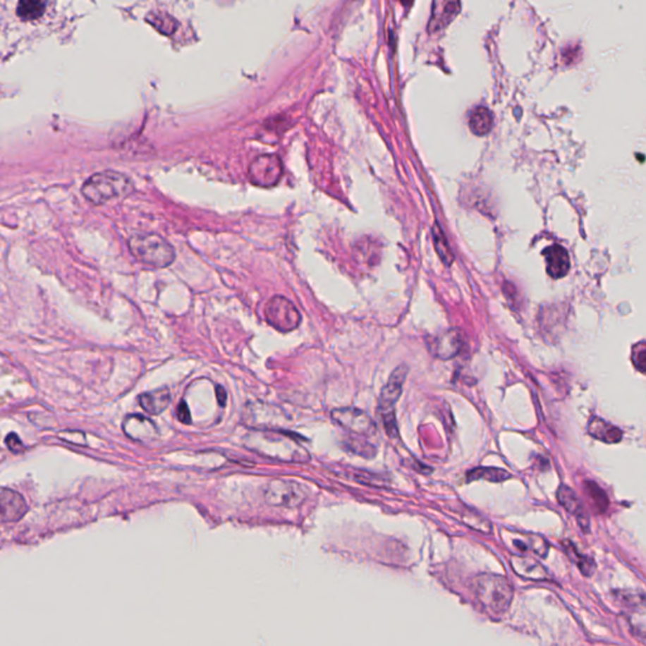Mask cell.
I'll use <instances>...</instances> for the list:
<instances>
[{
  "label": "cell",
  "instance_id": "obj_1",
  "mask_svg": "<svg viewBox=\"0 0 646 646\" xmlns=\"http://www.w3.org/2000/svg\"><path fill=\"white\" fill-rule=\"evenodd\" d=\"M245 443L259 455L279 461L305 462L310 458L297 439L279 429L252 432L245 438Z\"/></svg>",
  "mask_w": 646,
  "mask_h": 646
},
{
  "label": "cell",
  "instance_id": "obj_2",
  "mask_svg": "<svg viewBox=\"0 0 646 646\" xmlns=\"http://www.w3.org/2000/svg\"><path fill=\"white\" fill-rule=\"evenodd\" d=\"M134 190L132 180L116 171H104L85 181L81 192L91 204L102 205L116 198H124Z\"/></svg>",
  "mask_w": 646,
  "mask_h": 646
},
{
  "label": "cell",
  "instance_id": "obj_3",
  "mask_svg": "<svg viewBox=\"0 0 646 646\" xmlns=\"http://www.w3.org/2000/svg\"><path fill=\"white\" fill-rule=\"evenodd\" d=\"M133 255L140 263L153 268H167L176 259L173 246L156 233H139L129 239Z\"/></svg>",
  "mask_w": 646,
  "mask_h": 646
},
{
  "label": "cell",
  "instance_id": "obj_4",
  "mask_svg": "<svg viewBox=\"0 0 646 646\" xmlns=\"http://www.w3.org/2000/svg\"><path fill=\"white\" fill-rule=\"evenodd\" d=\"M473 590L480 604L494 614L505 612L513 599V587L503 575H479L473 580Z\"/></svg>",
  "mask_w": 646,
  "mask_h": 646
},
{
  "label": "cell",
  "instance_id": "obj_5",
  "mask_svg": "<svg viewBox=\"0 0 646 646\" xmlns=\"http://www.w3.org/2000/svg\"><path fill=\"white\" fill-rule=\"evenodd\" d=\"M408 375V367L406 365L398 366L390 375L388 383L384 385L377 409L383 418L385 431L390 437H398V425L395 419V406L403 393V385L406 383Z\"/></svg>",
  "mask_w": 646,
  "mask_h": 646
},
{
  "label": "cell",
  "instance_id": "obj_6",
  "mask_svg": "<svg viewBox=\"0 0 646 646\" xmlns=\"http://www.w3.org/2000/svg\"><path fill=\"white\" fill-rule=\"evenodd\" d=\"M308 495L307 487L293 480H273L264 489L267 504L278 508H295Z\"/></svg>",
  "mask_w": 646,
  "mask_h": 646
},
{
  "label": "cell",
  "instance_id": "obj_7",
  "mask_svg": "<svg viewBox=\"0 0 646 646\" xmlns=\"http://www.w3.org/2000/svg\"><path fill=\"white\" fill-rule=\"evenodd\" d=\"M265 318L273 329L289 332L297 329L302 317L297 307L286 297L276 295L265 305Z\"/></svg>",
  "mask_w": 646,
  "mask_h": 646
},
{
  "label": "cell",
  "instance_id": "obj_8",
  "mask_svg": "<svg viewBox=\"0 0 646 646\" xmlns=\"http://www.w3.org/2000/svg\"><path fill=\"white\" fill-rule=\"evenodd\" d=\"M249 180L252 185L263 188L276 185L283 176L281 158L276 154H263L252 162L249 167Z\"/></svg>",
  "mask_w": 646,
  "mask_h": 646
},
{
  "label": "cell",
  "instance_id": "obj_9",
  "mask_svg": "<svg viewBox=\"0 0 646 646\" xmlns=\"http://www.w3.org/2000/svg\"><path fill=\"white\" fill-rule=\"evenodd\" d=\"M331 417L340 427L358 436H370L377 431L375 422L358 408H337Z\"/></svg>",
  "mask_w": 646,
  "mask_h": 646
},
{
  "label": "cell",
  "instance_id": "obj_10",
  "mask_svg": "<svg viewBox=\"0 0 646 646\" xmlns=\"http://www.w3.org/2000/svg\"><path fill=\"white\" fill-rule=\"evenodd\" d=\"M503 538L508 548L520 553V556H525L528 553L540 556H545L548 554L549 545L544 539L540 538L538 535L508 532L504 534Z\"/></svg>",
  "mask_w": 646,
  "mask_h": 646
},
{
  "label": "cell",
  "instance_id": "obj_11",
  "mask_svg": "<svg viewBox=\"0 0 646 646\" xmlns=\"http://www.w3.org/2000/svg\"><path fill=\"white\" fill-rule=\"evenodd\" d=\"M0 508L3 523H16L25 515L28 505L19 492L4 487L0 492Z\"/></svg>",
  "mask_w": 646,
  "mask_h": 646
},
{
  "label": "cell",
  "instance_id": "obj_12",
  "mask_svg": "<svg viewBox=\"0 0 646 646\" xmlns=\"http://www.w3.org/2000/svg\"><path fill=\"white\" fill-rule=\"evenodd\" d=\"M543 255L547 262V272L551 278L559 279L568 273L569 268H571V260H569L568 252L562 245L553 244V245L548 246L547 249H544Z\"/></svg>",
  "mask_w": 646,
  "mask_h": 646
},
{
  "label": "cell",
  "instance_id": "obj_13",
  "mask_svg": "<svg viewBox=\"0 0 646 646\" xmlns=\"http://www.w3.org/2000/svg\"><path fill=\"white\" fill-rule=\"evenodd\" d=\"M123 429L126 436L135 441L153 439L157 436V427L150 419L142 417L139 414H133L126 417L123 423Z\"/></svg>",
  "mask_w": 646,
  "mask_h": 646
},
{
  "label": "cell",
  "instance_id": "obj_14",
  "mask_svg": "<svg viewBox=\"0 0 646 646\" xmlns=\"http://www.w3.org/2000/svg\"><path fill=\"white\" fill-rule=\"evenodd\" d=\"M463 345L461 331L452 329L438 337L434 343L436 356L442 360L453 359Z\"/></svg>",
  "mask_w": 646,
  "mask_h": 646
},
{
  "label": "cell",
  "instance_id": "obj_15",
  "mask_svg": "<svg viewBox=\"0 0 646 646\" xmlns=\"http://www.w3.org/2000/svg\"><path fill=\"white\" fill-rule=\"evenodd\" d=\"M171 399H172L171 391L167 388H162L154 391H147L138 396L140 407L143 408L147 413L152 414V415L163 413L171 404Z\"/></svg>",
  "mask_w": 646,
  "mask_h": 646
},
{
  "label": "cell",
  "instance_id": "obj_16",
  "mask_svg": "<svg viewBox=\"0 0 646 646\" xmlns=\"http://www.w3.org/2000/svg\"><path fill=\"white\" fill-rule=\"evenodd\" d=\"M511 567L518 575L532 580H547V571L540 563L528 556H515L511 558Z\"/></svg>",
  "mask_w": 646,
  "mask_h": 646
},
{
  "label": "cell",
  "instance_id": "obj_17",
  "mask_svg": "<svg viewBox=\"0 0 646 646\" xmlns=\"http://www.w3.org/2000/svg\"><path fill=\"white\" fill-rule=\"evenodd\" d=\"M588 432L593 437L606 443L620 442L623 438V432L599 418H593L590 422Z\"/></svg>",
  "mask_w": 646,
  "mask_h": 646
},
{
  "label": "cell",
  "instance_id": "obj_18",
  "mask_svg": "<svg viewBox=\"0 0 646 646\" xmlns=\"http://www.w3.org/2000/svg\"><path fill=\"white\" fill-rule=\"evenodd\" d=\"M492 121H494V118H492L490 110L484 106H477L473 109L471 113L468 126L475 135L484 137L491 132Z\"/></svg>",
  "mask_w": 646,
  "mask_h": 646
},
{
  "label": "cell",
  "instance_id": "obj_19",
  "mask_svg": "<svg viewBox=\"0 0 646 646\" xmlns=\"http://www.w3.org/2000/svg\"><path fill=\"white\" fill-rule=\"evenodd\" d=\"M511 475L506 473L503 468H496V467H477L473 468L470 473H467V480L468 481H477V480H484L490 482H503L508 480Z\"/></svg>",
  "mask_w": 646,
  "mask_h": 646
},
{
  "label": "cell",
  "instance_id": "obj_20",
  "mask_svg": "<svg viewBox=\"0 0 646 646\" xmlns=\"http://www.w3.org/2000/svg\"><path fill=\"white\" fill-rule=\"evenodd\" d=\"M147 22L152 24L158 32L166 36L173 35L178 28V22L166 12H150L147 16Z\"/></svg>",
  "mask_w": 646,
  "mask_h": 646
},
{
  "label": "cell",
  "instance_id": "obj_21",
  "mask_svg": "<svg viewBox=\"0 0 646 646\" xmlns=\"http://www.w3.org/2000/svg\"><path fill=\"white\" fill-rule=\"evenodd\" d=\"M558 500L559 503L562 505L563 508L566 510H568L571 514L575 515L578 519H586L587 516L585 515V511H583V508H582V504H580V499L575 496V492L571 490L567 486H562L559 490H558Z\"/></svg>",
  "mask_w": 646,
  "mask_h": 646
},
{
  "label": "cell",
  "instance_id": "obj_22",
  "mask_svg": "<svg viewBox=\"0 0 646 646\" xmlns=\"http://www.w3.org/2000/svg\"><path fill=\"white\" fill-rule=\"evenodd\" d=\"M432 233H433V241H434V248H436L438 257H441V260H442L444 265L451 267L453 263V260H455V255H453V252L449 248V241L446 239L442 228L438 224H434V226L432 228Z\"/></svg>",
  "mask_w": 646,
  "mask_h": 646
},
{
  "label": "cell",
  "instance_id": "obj_23",
  "mask_svg": "<svg viewBox=\"0 0 646 646\" xmlns=\"http://www.w3.org/2000/svg\"><path fill=\"white\" fill-rule=\"evenodd\" d=\"M47 3L38 0H23L17 6V16L23 20H37L41 18L46 11Z\"/></svg>",
  "mask_w": 646,
  "mask_h": 646
},
{
  "label": "cell",
  "instance_id": "obj_24",
  "mask_svg": "<svg viewBox=\"0 0 646 646\" xmlns=\"http://www.w3.org/2000/svg\"><path fill=\"white\" fill-rule=\"evenodd\" d=\"M460 9H461V3H457V1L444 3V4H443L441 16H438V17H432V32L441 30L443 27H446L447 24L451 23L452 19L455 18L456 16L460 12Z\"/></svg>",
  "mask_w": 646,
  "mask_h": 646
},
{
  "label": "cell",
  "instance_id": "obj_25",
  "mask_svg": "<svg viewBox=\"0 0 646 646\" xmlns=\"http://www.w3.org/2000/svg\"><path fill=\"white\" fill-rule=\"evenodd\" d=\"M346 444L347 449L353 452L355 455L366 457V458H371L377 455V449L374 446H371L370 443L365 442L359 438H348Z\"/></svg>",
  "mask_w": 646,
  "mask_h": 646
},
{
  "label": "cell",
  "instance_id": "obj_26",
  "mask_svg": "<svg viewBox=\"0 0 646 646\" xmlns=\"http://www.w3.org/2000/svg\"><path fill=\"white\" fill-rule=\"evenodd\" d=\"M585 486L588 490L590 496L592 497L593 501L596 504V506L599 508V511H604L607 508V505H609V500H607V496H606L604 491L601 490L597 484H595V482H591V481H587Z\"/></svg>",
  "mask_w": 646,
  "mask_h": 646
},
{
  "label": "cell",
  "instance_id": "obj_27",
  "mask_svg": "<svg viewBox=\"0 0 646 646\" xmlns=\"http://www.w3.org/2000/svg\"><path fill=\"white\" fill-rule=\"evenodd\" d=\"M463 521L466 523L468 527L473 528L476 530H480L482 532H491V524L489 521L481 518L477 514H473V513H468L466 516H463Z\"/></svg>",
  "mask_w": 646,
  "mask_h": 646
},
{
  "label": "cell",
  "instance_id": "obj_28",
  "mask_svg": "<svg viewBox=\"0 0 646 646\" xmlns=\"http://www.w3.org/2000/svg\"><path fill=\"white\" fill-rule=\"evenodd\" d=\"M633 361L638 370L641 372H646V345H639L635 347L634 353H633Z\"/></svg>",
  "mask_w": 646,
  "mask_h": 646
},
{
  "label": "cell",
  "instance_id": "obj_29",
  "mask_svg": "<svg viewBox=\"0 0 646 646\" xmlns=\"http://www.w3.org/2000/svg\"><path fill=\"white\" fill-rule=\"evenodd\" d=\"M573 554H575V562H577L578 567H580V571L587 575H592L593 569H595V564H593L592 561L587 556H582V554L577 553V551H573Z\"/></svg>",
  "mask_w": 646,
  "mask_h": 646
},
{
  "label": "cell",
  "instance_id": "obj_30",
  "mask_svg": "<svg viewBox=\"0 0 646 646\" xmlns=\"http://www.w3.org/2000/svg\"><path fill=\"white\" fill-rule=\"evenodd\" d=\"M6 444L8 449H11L12 452H20L23 451L24 444L20 438L16 434V433H9L6 438Z\"/></svg>",
  "mask_w": 646,
  "mask_h": 646
},
{
  "label": "cell",
  "instance_id": "obj_31",
  "mask_svg": "<svg viewBox=\"0 0 646 646\" xmlns=\"http://www.w3.org/2000/svg\"><path fill=\"white\" fill-rule=\"evenodd\" d=\"M177 417H178V420L182 422L183 425H191L192 423L191 412H190L188 406H187V403L185 401H181L180 404H178Z\"/></svg>",
  "mask_w": 646,
  "mask_h": 646
},
{
  "label": "cell",
  "instance_id": "obj_32",
  "mask_svg": "<svg viewBox=\"0 0 646 646\" xmlns=\"http://www.w3.org/2000/svg\"><path fill=\"white\" fill-rule=\"evenodd\" d=\"M216 396H217V401L221 407H225L226 406V401H228V393L226 390L224 389L222 386H216Z\"/></svg>",
  "mask_w": 646,
  "mask_h": 646
}]
</instances>
